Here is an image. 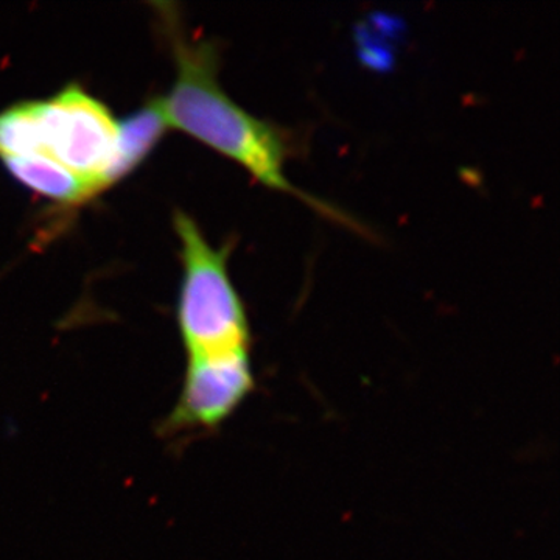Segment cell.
<instances>
[{
	"label": "cell",
	"mask_w": 560,
	"mask_h": 560,
	"mask_svg": "<svg viewBox=\"0 0 560 560\" xmlns=\"http://www.w3.org/2000/svg\"><path fill=\"white\" fill-rule=\"evenodd\" d=\"M43 151L38 101L21 102L0 113V158L25 156Z\"/></svg>",
	"instance_id": "obj_7"
},
{
	"label": "cell",
	"mask_w": 560,
	"mask_h": 560,
	"mask_svg": "<svg viewBox=\"0 0 560 560\" xmlns=\"http://www.w3.org/2000/svg\"><path fill=\"white\" fill-rule=\"evenodd\" d=\"M167 128L160 98H153L127 119L119 121V140L116 160L109 173V187L130 175L140 162L145 161Z\"/></svg>",
	"instance_id": "obj_6"
},
{
	"label": "cell",
	"mask_w": 560,
	"mask_h": 560,
	"mask_svg": "<svg viewBox=\"0 0 560 560\" xmlns=\"http://www.w3.org/2000/svg\"><path fill=\"white\" fill-rule=\"evenodd\" d=\"M175 230L184 265L176 319L187 357L249 349L248 315L228 270L231 246L210 245L183 210Z\"/></svg>",
	"instance_id": "obj_2"
},
{
	"label": "cell",
	"mask_w": 560,
	"mask_h": 560,
	"mask_svg": "<svg viewBox=\"0 0 560 560\" xmlns=\"http://www.w3.org/2000/svg\"><path fill=\"white\" fill-rule=\"evenodd\" d=\"M162 25L176 61L171 92L160 98L168 127L178 128L241 164L271 190L293 195L326 219L352 221L327 202L305 194L287 178L290 142L287 131L243 109L219 83L220 50L212 39L191 38L172 5L161 3Z\"/></svg>",
	"instance_id": "obj_1"
},
{
	"label": "cell",
	"mask_w": 560,
	"mask_h": 560,
	"mask_svg": "<svg viewBox=\"0 0 560 560\" xmlns=\"http://www.w3.org/2000/svg\"><path fill=\"white\" fill-rule=\"evenodd\" d=\"M2 161L21 184L50 200L77 205L95 197L90 184L47 154H25Z\"/></svg>",
	"instance_id": "obj_5"
},
{
	"label": "cell",
	"mask_w": 560,
	"mask_h": 560,
	"mask_svg": "<svg viewBox=\"0 0 560 560\" xmlns=\"http://www.w3.org/2000/svg\"><path fill=\"white\" fill-rule=\"evenodd\" d=\"M40 154L60 162L90 184L95 195L109 187L119 121L79 84L39 102Z\"/></svg>",
	"instance_id": "obj_3"
},
{
	"label": "cell",
	"mask_w": 560,
	"mask_h": 560,
	"mask_svg": "<svg viewBox=\"0 0 560 560\" xmlns=\"http://www.w3.org/2000/svg\"><path fill=\"white\" fill-rule=\"evenodd\" d=\"M256 388L249 349L187 357L175 408L162 420V436L215 430Z\"/></svg>",
	"instance_id": "obj_4"
}]
</instances>
